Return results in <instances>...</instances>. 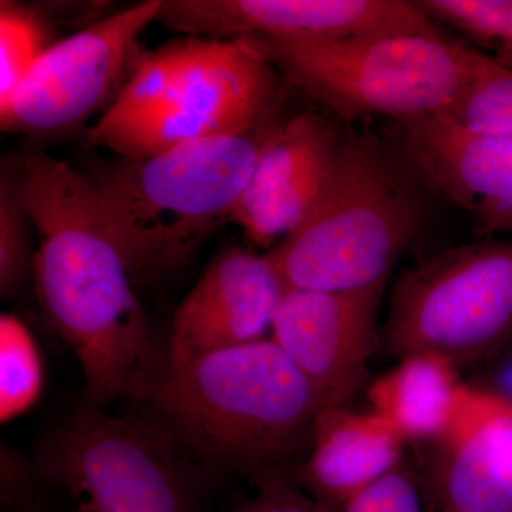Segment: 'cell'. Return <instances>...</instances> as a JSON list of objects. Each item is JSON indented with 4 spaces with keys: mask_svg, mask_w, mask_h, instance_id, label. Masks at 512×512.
I'll return each mask as SVG.
<instances>
[{
    "mask_svg": "<svg viewBox=\"0 0 512 512\" xmlns=\"http://www.w3.org/2000/svg\"><path fill=\"white\" fill-rule=\"evenodd\" d=\"M426 215L406 160L369 131H352L318 204L268 255L288 289L365 291L387 284Z\"/></svg>",
    "mask_w": 512,
    "mask_h": 512,
    "instance_id": "4",
    "label": "cell"
},
{
    "mask_svg": "<svg viewBox=\"0 0 512 512\" xmlns=\"http://www.w3.org/2000/svg\"><path fill=\"white\" fill-rule=\"evenodd\" d=\"M157 23L218 40L440 35L433 20L403 0H163Z\"/></svg>",
    "mask_w": 512,
    "mask_h": 512,
    "instance_id": "10",
    "label": "cell"
},
{
    "mask_svg": "<svg viewBox=\"0 0 512 512\" xmlns=\"http://www.w3.org/2000/svg\"><path fill=\"white\" fill-rule=\"evenodd\" d=\"M37 470L82 512H201L210 473L150 413L76 407L43 434Z\"/></svg>",
    "mask_w": 512,
    "mask_h": 512,
    "instance_id": "6",
    "label": "cell"
},
{
    "mask_svg": "<svg viewBox=\"0 0 512 512\" xmlns=\"http://www.w3.org/2000/svg\"><path fill=\"white\" fill-rule=\"evenodd\" d=\"M426 488L440 512H512V399L464 383L429 444Z\"/></svg>",
    "mask_w": 512,
    "mask_h": 512,
    "instance_id": "12",
    "label": "cell"
},
{
    "mask_svg": "<svg viewBox=\"0 0 512 512\" xmlns=\"http://www.w3.org/2000/svg\"><path fill=\"white\" fill-rule=\"evenodd\" d=\"M282 100L281 74L244 42L190 36L173 43L157 103L133 116H101L87 144L111 156H154L247 133L281 113Z\"/></svg>",
    "mask_w": 512,
    "mask_h": 512,
    "instance_id": "7",
    "label": "cell"
},
{
    "mask_svg": "<svg viewBox=\"0 0 512 512\" xmlns=\"http://www.w3.org/2000/svg\"><path fill=\"white\" fill-rule=\"evenodd\" d=\"M402 436L372 410L328 409L291 478L332 512L402 463Z\"/></svg>",
    "mask_w": 512,
    "mask_h": 512,
    "instance_id": "16",
    "label": "cell"
},
{
    "mask_svg": "<svg viewBox=\"0 0 512 512\" xmlns=\"http://www.w3.org/2000/svg\"><path fill=\"white\" fill-rule=\"evenodd\" d=\"M43 387V362L36 340L18 316H0V420L28 412Z\"/></svg>",
    "mask_w": 512,
    "mask_h": 512,
    "instance_id": "20",
    "label": "cell"
},
{
    "mask_svg": "<svg viewBox=\"0 0 512 512\" xmlns=\"http://www.w3.org/2000/svg\"><path fill=\"white\" fill-rule=\"evenodd\" d=\"M234 40L264 57L289 86L345 121L443 113L494 63L487 53L441 35Z\"/></svg>",
    "mask_w": 512,
    "mask_h": 512,
    "instance_id": "5",
    "label": "cell"
},
{
    "mask_svg": "<svg viewBox=\"0 0 512 512\" xmlns=\"http://www.w3.org/2000/svg\"><path fill=\"white\" fill-rule=\"evenodd\" d=\"M370 384V410L386 420L404 443L429 444L446 426L463 387L458 366L434 353L400 357Z\"/></svg>",
    "mask_w": 512,
    "mask_h": 512,
    "instance_id": "17",
    "label": "cell"
},
{
    "mask_svg": "<svg viewBox=\"0 0 512 512\" xmlns=\"http://www.w3.org/2000/svg\"><path fill=\"white\" fill-rule=\"evenodd\" d=\"M342 134L322 114L284 120L265 148L231 222L259 247L296 231L311 214L335 167Z\"/></svg>",
    "mask_w": 512,
    "mask_h": 512,
    "instance_id": "14",
    "label": "cell"
},
{
    "mask_svg": "<svg viewBox=\"0 0 512 512\" xmlns=\"http://www.w3.org/2000/svg\"><path fill=\"white\" fill-rule=\"evenodd\" d=\"M161 6L163 0H146L60 39L0 106L2 130L59 136L106 113L143 59L138 42Z\"/></svg>",
    "mask_w": 512,
    "mask_h": 512,
    "instance_id": "9",
    "label": "cell"
},
{
    "mask_svg": "<svg viewBox=\"0 0 512 512\" xmlns=\"http://www.w3.org/2000/svg\"><path fill=\"white\" fill-rule=\"evenodd\" d=\"M394 138L414 171L466 211L512 190V140L470 133L443 113L394 121Z\"/></svg>",
    "mask_w": 512,
    "mask_h": 512,
    "instance_id": "15",
    "label": "cell"
},
{
    "mask_svg": "<svg viewBox=\"0 0 512 512\" xmlns=\"http://www.w3.org/2000/svg\"><path fill=\"white\" fill-rule=\"evenodd\" d=\"M386 285L356 292L288 289L269 339L325 400L348 407L365 382L379 335L377 319Z\"/></svg>",
    "mask_w": 512,
    "mask_h": 512,
    "instance_id": "11",
    "label": "cell"
},
{
    "mask_svg": "<svg viewBox=\"0 0 512 512\" xmlns=\"http://www.w3.org/2000/svg\"><path fill=\"white\" fill-rule=\"evenodd\" d=\"M430 20H439L483 49L512 70V0H414Z\"/></svg>",
    "mask_w": 512,
    "mask_h": 512,
    "instance_id": "21",
    "label": "cell"
},
{
    "mask_svg": "<svg viewBox=\"0 0 512 512\" xmlns=\"http://www.w3.org/2000/svg\"><path fill=\"white\" fill-rule=\"evenodd\" d=\"M383 338L399 359L434 353L457 366L500 352L512 339V239L446 249L403 272Z\"/></svg>",
    "mask_w": 512,
    "mask_h": 512,
    "instance_id": "8",
    "label": "cell"
},
{
    "mask_svg": "<svg viewBox=\"0 0 512 512\" xmlns=\"http://www.w3.org/2000/svg\"><path fill=\"white\" fill-rule=\"evenodd\" d=\"M255 497L242 501L232 512H332L299 487L289 476L256 483Z\"/></svg>",
    "mask_w": 512,
    "mask_h": 512,
    "instance_id": "24",
    "label": "cell"
},
{
    "mask_svg": "<svg viewBox=\"0 0 512 512\" xmlns=\"http://www.w3.org/2000/svg\"><path fill=\"white\" fill-rule=\"evenodd\" d=\"M338 512H421L419 485L403 463L346 501Z\"/></svg>",
    "mask_w": 512,
    "mask_h": 512,
    "instance_id": "23",
    "label": "cell"
},
{
    "mask_svg": "<svg viewBox=\"0 0 512 512\" xmlns=\"http://www.w3.org/2000/svg\"><path fill=\"white\" fill-rule=\"evenodd\" d=\"M36 512H50L49 510H47V508H43V510H39V511H36ZM70 512H82L79 510V508H74L73 511H70Z\"/></svg>",
    "mask_w": 512,
    "mask_h": 512,
    "instance_id": "27",
    "label": "cell"
},
{
    "mask_svg": "<svg viewBox=\"0 0 512 512\" xmlns=\"http://www.w3.org/2000/svg\"><path fill=\"white\" fill-rule=\"evenodd\" d=\"M471 214L474 215V229L480 237L512 232V190L483 202Z\"/></svg>",
    "mask_w": 512,
    "mask_h": 512,
    "instance_id": "25",
    "label": "cell"
},
{
    "mask_svg": "<svg viewBox=\"0 0 512 512\" xmlns=\"http://www.w3.org/2000/svg\"><path fill=\"white\" fill-rule=\"evenodd\" d=\"M286 291L268 254L242 248L221 252L175 311L167 366L268 339Z\"/></svg>",
    "mask_w": 512,
    "mask_h": 512,
    "instance_id": "13",
    "label": "cell"
},
{
    "mask_svg": "<svg viewBox=\"0 0 512 512\" xmlns=\"http://www.w3.org/2000/svg\"><path fill=\"white\" fill-rule=\"evenodd\" d=\"M443 114L470 133L512 140V70L494 60Z\"/></svg>",
    "mask_w": 512,
    "mask_h": 512,
    "instance_id": "22",
    "label": "cell"
},
{
    "mask_svg": "<svg viewBox=\"0 0 512 512\" xmlns=\"http://www.w3.org/2000/svg\"><path fill=\"white\" fill-rule=\"evenodd\" d=\"M35 221L26 198L18 156L3 158L0 167V295L16 298L35 271Z\"/></svg>",
    "mask_w": 512,
    "mask_h": 512,
    "instance_id": "19",
    "label": "cell"
},
{
    "mask_svg": "<svg viewBox=\"0 0 512 512\" xmlns=\"http://www.w3.org/2000/svg\"><path fill=\"white\" fill-rule=\"evenodd\" d=\"M143 406L207 473L255 484L291 477L328 410L269 338L167 366Z\"/></svg>",
    "mask_w": 512,
    "mask_h": 512,
    "instance_id": "2",
    "label": "cell"
},
{
    "mask_svg": "<svg viewBox=\"0 0 512 512\" xmlns=\"http://www.w3.org/2000/svg\"><path fill=\"white\" fill-rule=\"evenodd\" d=\"M35 221L33 281L53 332L82 367L83 402L143 403L167 369L131 274L89 178L45 151L19 154Z\"/></svg>",
    "mask_w": 512,
    "mask_h": 512,
    "instance_id": "1",
    "label": "cell"
},
{
    "mask_svg": "<svg viewBox=\"0 0 512 512\" xmlns=\"http://www.w3.org/2000/svg\"><path fill=\"white\" fill-rule=\"evenodd\" d=\"M494 390L512 399V359L501 369L497 377V387Z\"/></svg>",
    "mask_w": 512,
    "mask_h": 512,
    "instance_id": "26",
    "label": "cell"
},
{
    "mask_svg": "<svg viewBox=\"0 0 512 512\" xmlns=\"http://www.w3.org/2000/svg\"><path fill=\"white\" fill-rule=\"evenodd\" d=\"M281 113L247 133L192 141L154 156L94 161L89 178L131 276L184 265L232 212Z\"/></svg>",
    "mask_w": 512,
    "mask_h": 512,
    "instance_id": "3",
    "label": "cell"
},
{
    "mask_svg": "<svg viewBox=\"0 0 512 512\" xmlns=\"http://www.w3.org/2000/svg\"><path fill=\"white\" fill-rule=\"evenodd\" d=\"M76 3L0 2V106L12 97L36 63L59 42L57 25L83 18Z\"/></svg>",
    "mask_w": 512,
    "mask_h": 512,
    "instance_id": "18",
    "label": "cell"
}]
</instances>
